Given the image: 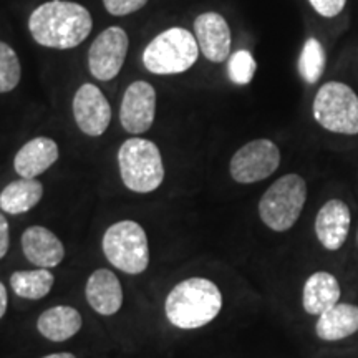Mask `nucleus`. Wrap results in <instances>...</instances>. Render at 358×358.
<instances>
[{
    "mask_svg": "<svg viewBox=\"0 0 358 358\" xmlns=\"http://www.w3.org/2000/svg\"><path fill=\"white\" fill-rule=\"evenodd\" d=\"M93 19L88 8L69 0H50L30 13L29 30L38 45L57 50L78 47L88 38Z\"/></svg>",
    "mask_w": 358,
    "mask_h": 358,
    "instance_id": "obj_1",
    "label": "nucleus"
},
{
    "mask_svg": "<svg viewBox=\"0 0 358 358\" xmlns=\"http://www.w3.org/2000/svg\"><path fill=\"white\" fill-rule=\"evenodd\" d=\"M222 310V294L213 280L191 277L174 285L164 302V313L174 327L194 330L211 324Z\"/></svg>",
    "mask_w": 358,
    "mask_h": 358,
    "instance_id": "obj_2",
    "label": "nucleus"
},
{
    "mask_svg": "<svg viewBox=\"0 0 358 358\" xmlns=\"http://www.w3.org/2000/svg\"><path fill=\"white\" fill-rule=\"evenodd\" d=\"M199 45L189 30L181 27L164 30L146 45L143 65L155 75L185 73L198 62Z\"/></svg>",
    "mask_w": 358,
    "mask_h": 358,
    "instance_id": "obj_3",
    "label": "nucleus"
},
{
    "mask_svg": "<svg viewBox=\"0 0 358 358\" xmlns=\"http://www.w3.org/2000/svg\"><path fill=\"white\" fill-rule=\"evenodd\" d=\"M118 166L129 191L146 194L163 185L164 164L159 148L145 138H129L120 146Z\"/></svg>",
    "mask_w": 358,
    "mask_h": 358,
    "instance_id": "obj_4",
    "label": "nucleus"
},
{
    "mask_svg": "<svg viewBox=\"0 0 358 358\" xmlns=\"http://www.w3.org/2000/svg\"><path fill=\"white\" fill-rule=\"evenodd\" d=\"M307 199V185L299 174L277 179L259 201V216L268 229L284 232L301 217Z\"/></svg>",
    "mask_w": 358,
    "mask_h": 358,
    "instance_id": "obj_5",
    "label": "nucleus"
},
{
    "mask_svg": "<svg viewBox=\"0 0 358 358\" xmlns=\"http://www.w3.org/2000/svg\"><path fill=\"white\" fill-rule=\"evenodd\" d=\"M103 252L111 266L129 275L143 274L150 266V244L141 224L115 222L103 236Z\"/></svg>",
    "mask_w": 358,
    "mask_h": 358,
    "instance_id": "obj_6",
    "label": "nucleus"
},
{
    "mask_svg": "<svg viewBox=\"0 0 358 358\" xmlns=\"http://www.w3.org/2000/svg\"><path fill=\"white\" fill-rule=\"evenodd\" d=\"M313 118L327 131L358 134V95L342 82H327L313 98Z\"/></svg>",
    "mask_w": 358,
    "mask_h": 358,
    "instance_id": "obj_7",
    "label": "nucleus"
},
{
    "mask_svg": "<svg viewBox=\"0 0 358 358\" xmlns=\"http://www.w3.org/2000/svg\"><path fill=\"white\" fill-rule=\"evenodd\" d=\"M279 164L280 151L274 141L254 140L236 151L231 159L229 171L236 182L252 185L274 174Z\"/></svg>",
    "mask_w": 358,
    "mask_h": 358,
    "instance_id": "obj_8",
    "label": "nucleus"
},
{
    "mask_svg": "<svg viewBox=\"0 0 358 358\" xmlns=\"http://www.w3.org/2000/svg\"><path fill=\"white\" fill-rule=\"evenodd\" d=\"M129 38L122 27H110L93 40L88 50L90 73L100 82H110L120 73L128 55Z\"/></svg>",
    "mask_w": 358,
    "mask_h": 358,
    "instance_id": "obj_9",
    "label": "nucleus"
},
{
    "mask_svg": "<svg viewBox=\"0 0 358 358\" xmlns=\"http://www.w3.org/2000/svg\"><path fill=\"white\" fill-rule=\"evenodd\" d=\"M156 116V90L151 83L133 82L124 92L120 106V122L124 131L131 134L146 133L153 127Z\"/></svg>",
    "mask_w": 358,
    "mask_h": 358,
    "instance_id": "obj_10",
    "label": "nucleus"
},
{
    "mask_svg": "<svg viewBox=\"0 0 358 358\" xmlns=\"http://www.w3.org/2000/svg\"><path fill=\"white\" fill-rule=\"evenodd\" d=\"M75 123L88 136H101L110 127L111 106L96 85L83 83L73 96Z\"/></svg>",
    "mask_w": 358,
    "mask_h": 358,
    "instance_id": "obj_11",
    "label": "nucleus"
},
{
    "mask_svg": "<svg viewBox=\"0 0 358 358\" xmlns=\"http://www.w3.org/2000/svg\"><path fill=\"white\" fill-rule=\"evenodd\" d=\"M194 37L199 50L213 64H222L231 55V29L221 13L204 12L194 20Z\"/></svg>",
    "mask_w": 358,
    "mask_h": 358,
    "instance_id": "obj_12",
    "label": "nucleus"
},
{
    "mask_svg": "<svg viewBox=\"0 0 358 358\" xmlns=\"http://www.w3.org/2000/svg\"><path fill=\"white\" fill-rule=\"evenodd\" d=\"M352 214L342 199H330L322 206L315 217V234L329 250H338L345 244L350 231Z\"/></svg>",
    "mask_w": 358,
    "mask_h": 358,
    "instance_id": "obj_13",
    "label": "nucleus"
},
{
    "mask_svg": "<svg viewBox=\"0 0 358 358\" xmlns=\"http://www.w3.org/2000/svg\"><path fill=\"white\" fill-rule=\"evenodd\" d=\"M85 295L90 307L100 315H115L123 306L122 282L108 268H96L88 277Z\"/></svg>",
    "mask_w": 358,
    "mask_h": 358,
    "instance_id": "obj_14",
    "label": "nucleus"
},
{
    "mask_svg": "<svg viewBox=\"0 0 358 358\" xmlns=\"http://www.w3.org/2000/svg\"><path fill=\"white\" fill-rule=\"evenodd\" d=\"M22 249L29 262L42 268L57 267L65 257L62 241L43 226H32L22 234Z\"/></svg>",
    "mask_w": 358,
    "mask_h": 358,
    "instance_id": "obj_15",
    "label": "nucleus"
},
{
    "mask_svg": "<svg viewBox=\"0 0 358 358\" xmlns=\"http://www.w3.org/2000/svg\"><path fill=\"white\" fill-rule=\"evenodd\" d=\"M58 155H60L58 145L52 138H34V140L25 143L19 150V153L15 155L13 168L20 178L37 179V176L43 174L57 163Z\"/></svg>",
    "mask_w": 358,
    "mask_h": 358,
    "instance_id": "obj_16",
    "label": "nucleus"
},
{
    "mask_svg": "<svg viewBox=\"0 0 358 358\" xmlns=\"http://www.w3.org/2000/svg\"><path fill=\"white\" fill-rule=\"evenodd\" d=\"M317 337L327 342L347 338L358 332V306L335 303L329 310L320 313L315 325Z\"/></svg>",
    "mask_w": 358,
    "mask_h": 358,
    "instance_id": "obj_17",
    "label": "nucleus"
},
{
    "mask_svg": "<svg viewBox=\"0 0 358 358\" xmlns=\"http://www.w3.org/2000/svg\"><path fill=\"white\" fill-rule=\"evenodd\" d=\"M83 319L77 308L57 306L47 308L37 320L38 332L52 342H65L75 337L82 329Z\"/></svg>",
    "mask_w": 358,
    "mask_h": 358,
    "instance_id": "obj_18",
    "label": "nucleus"
},
{
    "mask_svg": "<svg viewBox=\"0 0 358 358\" xmlns=\"http://www.w3.org/2000/svg\"><path fill=\"white\" fill-rule=\"evenodd\" d=\"M340 299V285L329 272H315L308 277L306 285H303L302 303L307 313L310 315H320Z\"/></svg>",
    "mask_w": 358,
    "mask_h": 358,
    "instance_id": "obj_19",
    "label": "nucleus"
},
{
    "mask_svg": "<svg viewBox=\"0 0 358 358\" xmlns=\"http://www.w3.org/2000/svg\"><path fill=\"white\" fill-rule=\"evenodd\" d=\"M43 196V185L37 179L20 178L0 192V209L8 214H24L34 209Z\"/></svg>",
    "mask_w": 358,
    "mask_h": 358,
    "instance_id": "obj_20",
    "label": "nucleus"
},
{
    "mask_svg": "<svg viewBox=\"0 0 358 358\" xmlns=\"http://www.w3.org/2000/svg\"><path fill=\"white\" fill-rule=\"evenodd\" d=\"M55 277L48 268H35V271H17L10 275L12 290L22 299L38 301L48 295Z\"/></svg>",
    "mask_w": 358,
    "mask_h": 358,
    "instance_id": "obj_21",
    "label": "nucleus"
},
{
    "mask_svg": "<svg viewBox=\"0 0 358 358\" xmlns=\"http://www.w3.org/2000/svg\"><path fill=\"white\" fill-rule=\"evenodd\" d=\"M325 50L317 38H308L303 43L301 60H299V70H301L302 78L308 85L317 83L325 70Z\"/></svg>",
    "mask_w": 358,
    "mask_h": 358,
    "instance_id": "obj_22",
    "label": "nucleus"
},
{
    "mask_svg": "<svg viewBox=\"0 0 358 358\" xmlns=\"http://www.w3.org/2000/svg\"><path fill=\"white\" fill-rule=\"evenodd\" d=\"M22 66L10 45L0 42V93L12 92L20 82Z\"/></svg>",
    "mask_w": 358,
    "mask_h": 358,
    "instance_id": "obj_23",
    "label": "nucleus"
},
{
    "mask_svg": "<svg viewBox=\"0 0 358 358\" xmlns=\"http://www.w3.org/2000/svg\"><path fill=\"white\" fill-rule=\"evenodd\" d=\"M256 60L248 50H237L231 55L227 71H229V78L236 85H248L252 82L254 73H256Z\"/></svg>",
    "mask_w": 358,
    "mask_h": 358,
    "instance_id": "obj_24",
    "label": "nucleus"
},
{
    "mask_svg": "<svg viewBox=\"0 0 358 358\" xmlns=\"http://www.w3.org/2000/svg\"><path fill=\"white\" fill-rule=\"evenodd\" d=\"M146 3L148 0H103L106 12L115 17L129 15V13L141 10Z\"/></svg>",
    "mask_w": 358,
    "mask_h": 358,
    "instance_id": "obj_25",
    "label": "nucleus"
},
{
    "mask_svg": "<svg viewBox=\"0 0 358 358\" xmlns=\"http://www.w3.org/2000/svg\"><path fill=\"white\" fill-rule=\"evenodd\" d=\"M308 2H310L313 10L325 19L337 17L347 6V0H308Z\"/></svg>",
    "mask_w": 358,
    "mask_h": 358,
    "instance_id": "obj_26",
    "label": "nucleus"
},
{
    "mask_svg": "<svg viewBox=\"0 0 358 358\" xmlns=\"http://www.w3.org/2000/svg\"><path fill=\"white\" fill-rule=\"evenodd\" d=\"M10 245V234H8V222L3 214H0V259L7 254Z\"/></svg>",
    "mask_w": 358,
    "mask_h": 358,
    "instance_id": "obj_27",
    "label": "nucleus"
},
{
    "mask_svg": "<svg viewBox=\"0 0 358 358\" xmlns=\"http://www.w3.org/2000/svg\"><path fill=\"white\" fill-rule=\"evenodd\" d=\"M7 303H8V299H7V289L6 285L0 282V319H2L3 315H6L7 312Z\"/></svg>",
    "mask_w": 358,
    "mask_h": 358,
    "instance_id": "obj_28",
    "label": "nucleus"
},
{
    "mask_svg": "<svg viewBox=\"0 0 358 358\" xmlns=\"http://www.w3.org/2000/svg\"><path fill=\"white\" fill-rule=\"evenodd\" d=\"M42 358H77L73 355V353H69V352H60V353H52V355H45Z\"/></svg>",
    "mask_w": 358,
    "mask_h": 358,
    "instance_id": "obj_29",
    "label": "nucleus"
}]
</instances>
